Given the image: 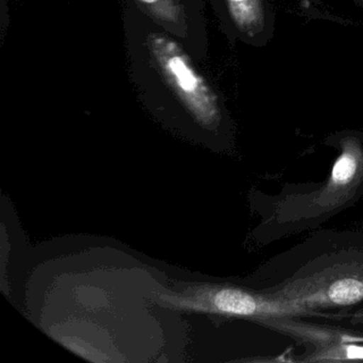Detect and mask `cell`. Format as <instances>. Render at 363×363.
Returning <instances> with one entry per match:
<instances>
[{"instance_id": "obj_1", "label": "cell", "mask_w": 363, "mask_h": 363, "mask_svg": "<svg viewBox=\"0 0 363 363\" xmlns=\"http://www.w3.org/2000/svg\"><path fill=\"white\" fill-rule=\"evenodd\" d=\"M122 22L129 80L146 109L164 122L205 137L228 131L224 95L186 48L124 3Z\"/></svg>"}, {"instance_id": "obj_2", "label": "cell", "mask_w": 363, "mask_h": 363, "mask_svg": "<svg viewBox=\"0 0 363 363\" xmlns=\"http://www.w3.org/2000/svg\"><path fill=\"white\" fill-rule=\"evenodd\" d=\"M169 307L246 318H271L305 311L297 301H280L230 286H199L178 295L162 296Z\"/></svg>"}, {"instance_id": "obj_3", "label": "cell", "mask_w": 363, "mask_h": 363, "mask_svg": "<svg viewBox=\"0 0 363 363\" xmlns=\"http://www.w3.org/2000/svg\"><path fill=\"white\" fill-rule=\"evenodd\" d=\"M177 39L201 65L209 48L206 0H123Z\"/></svg>"}, {"instance_id": "obj_4", "label": "cell", "mask_w": 363, "mask_h": 363, "mask_svg": "<svg viewBox=\"0 0 363 363\" xmlns=\"http://www.w3.org/2000/svg\"><path fill=\"white\" fill-rule=\"evenodd\" d=\"M230 43L261 48L275 33L276 16L269 0H207Z\"/></svg>"}, {"instance_id": "obj_5", "label": "cell", "mask_w": 363, "mask_h": 363, "mask_svg": "<svg viewBox=\"0 0 363 363\" xmlns=\"http://www.w3.org/2000/svg\"><path fill=\"white\" fill-rule=\"evenodd\" d=\"M327 297L333 303L348 305L363 297V281L357 278H344L329 286Z\"/></svg>"}, {"instance_id": "obj_6", "label": "cell", "mask_w": 363, "mask_h": 363, "mask_svg": "<svg viewBox=\"0 0 363 363\" xmlns=\"http://www.w3.org/2000/svg\"><path fill=\"white\" fill-rule=\"evenodd\" d=\"M313 361L363 360V346L341 345L327 348L315 354Z\"/></svg>"}]
</instances>
